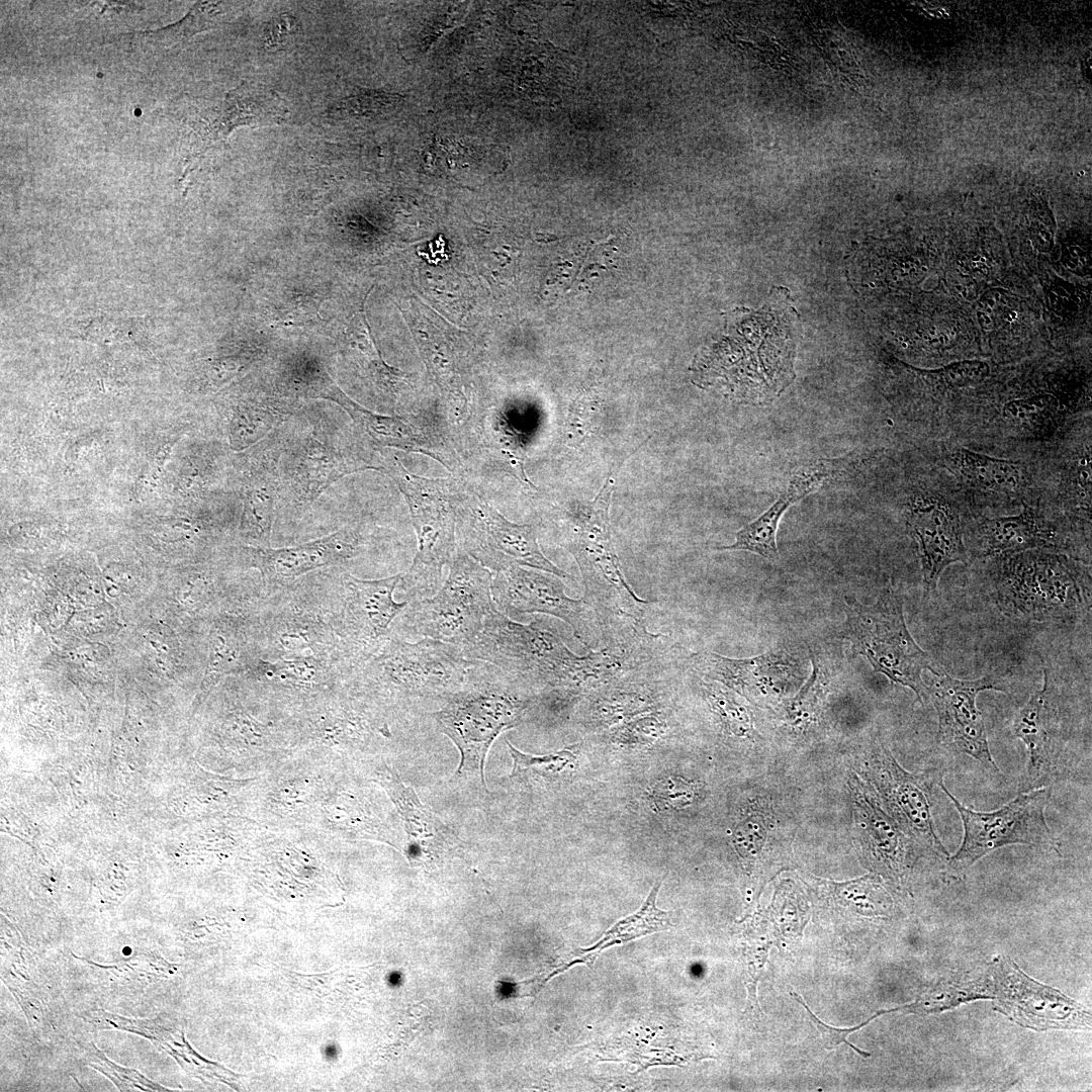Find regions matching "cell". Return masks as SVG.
<instances>
[{
    "label": "cell",
    "instance_id": "obj_1",
    "mask_svg": "<svg viewBox=\"0 0 1092 1092\" xmlns=\"http://www.w3.org/2000/svg\"><path fill=\"white\" fill-rule=\"evenodd\" d=\"M463 651L467 658L494 665L539 694L565 689L584 697L601 682L597 651L574 653L543 618L522 624L495 609Z\"/></svg>",
    "mask_w": 1092,
    "mask_h": 1092
},
{
    "label": "cell",
    "instance_id": "obj_2",
    "mask_svg": "<svg viewBox=\"0 0 1092 1092\" xmlns=\"http://www.w3.org/2000/svg\"><path fill=\"white\" fill-rule=\"evenodd\" d=\"M788 292L757 310L741 311L717 349L723 368H730L735 394L747 402L769 403L795 379L798 314Z\"/></svg>",
    "mask_w": 1092,
    "mask_h": 1092
},
{
    "label": "cell",
    "instance_id": "obj_3",
    "mask_svg": "<svg viewBox=\"0 0 1092 1092\" xmlns=\"http://www.w3.org/2000/svg\"><path fill=\"white\" fill-rule=\"evenodd\" d=\"M379 452L377 470L389 475L402 492L418 539V552L397 587L408 603L432 597L456 551V504L464 486L455 479L418 476L394 455Z\"/></svg>",
    "mask_w": 1092,
    "mask_h": 1092
},
{
    "label": "cell",
    "instance_id": "obj_4",
    "mask_svg": "<svg viewBox=\"0 0 1092 1092\" xmlns=\"http://www.w3.org/2000/svg\"><path fill=\"white\" fill-rule=\"evenodd\" d=\"M474 663L460 645L431 638L408 642L392 633L351 670L345 685L361 696L448 700L464 687Z\"/></svg>",
    "mask_w": 1092,
    "mask_h": 1092
},
{
    "label": "cell",
    "instance_id": "obj_5",
    "mask_svg": "<svg viewBox=\"0 0 1092 1092\" xmlns=\"http://www.w3.org/2000/svg\"><path fill=\"white\" fill-rule=\"evenodd\" d=\"M612 469L594 502L566 527L564 547L579 567L585 601L594 609L602 633L645 624L651 602L636 596L621 570L611 536L609 507L615 476Z\"/></svg>",
    "mask_w": 1092,
    "mask_h": 1092
},
{
    "label": "cell",
    "instance_id": "obj_6",
    "mask_svg": "<svg viewBox=\"0 0 1092 1092\" xmlns=\"http://www.w3.org/2000/svg\"><path fill=\"white\" fill-rule=\"evenodd\" d=\"M518 685L494 665L475 661L464 687L433 713L440 731L460 751L457 775L476 776L482 786L484 761L493 740L520 725L530 702L513 690Z\"/></svg>",
    "mask_w": 1092,
    "mask_h": 1092
},
{
    "label": "cell",
    "instance_id": "obj_7",
    "mask_svg": "<svg viewBox=\"0 0 1092 1092\" xmlns=\"http://www.w3.org/2000/svg\"><path fill=\"white\" fill-rule=\"evenodd\" d=\"M328 570L312 572L264 595L260 611L264 659L343 655L334 628Z\"/></svg>",
    "mask_w": 1092,
    "mask_h": 1092
},
{
    "label": "cell",
    "instance_id": "obj_8",
    "mask_svg": "<svg viewBox=\"0 0 1092 1092\" xmlns=\"http://www.w3.org/2000/svg\"><path fill=\"white\" fill-rule=\"evenodd\" d=\"M492 572L462 549H456L449 574L432 597L410 602L400 615L410 635L465 646L481 631L496 609Z\"/></svg>",
    "mask_w": 1092,
    "mask_h": 1092
},
{
    "label": "cell",
    "instance_id": "obj_9",
    "mask_svg": "<svg viewBox=\"0 0 1092 1092\" xmlns=\"http://www.w3.org/2000/svg\"><path fill=\"white\" fill-rule=\"evenodd\" d=\"M845 613L851 654L864 656L875 671L910 688L919 702L928 698L921 673L926 668L934 670L926 652L908 631L902 601L895 589H883L871 605L846 601Z\"/></svg>",
    "mask_w": 1092,
    "mask_h": 1092
},
{
    "label": "cell",
    "instance_id": "obj_10",
    "mask_svg": "<svg viewBox=\"0 0 1092 1092\" xmlns=\"http://www.w3.org/2000/svg\"><path fill=\"white\" fill-rule=\"evenodd\" d=\"M329 575L334 628L353 669L385 643L392 634L391 624L408 605L393 597L401 573L362 579L345 567H332Z\"/></svg>",
    "mask_w": 1092,
    "mask_h": 1092
},
{
    "label": "cell",
    "instance_id": "obj_11",
    "mask_svg": "<svg viewBox=\"0 0 1092 1092\" xmlns=\"http://www.w3.org/2000/svg\"><path fill=\"white\" fill-rule=\"evenodd\" d=\"M1008 557L996 583L999 603L1007 613L1039 621L1080 611L1085 589L1065 556L1027 550Z\"/></svg>",
    "mask_w": 1092,
    "mask_h": 1092
},
{
    "label": "cell",
    "instance_id": "obj_12",
    "mask_svg": "<svg viewBox=\"0 0 1092 1092\" xmlns=\"http://www.w3.org/2000/svg\"><path fill=\"white\" fill-rule=\"evenodd\" d=\"M344 445L340 436H334L321 422L290 441L283 438L278 507L281 504L297 517L343 476L376 469L372 457Z\"/></svg>",
    "mask_w": 1092,
    "mask_h": 1092
},
{
    "label": "cell",
    "instance_id": "obj_13",
    "mask_svg": "<svg viewBox=\"0 0 1092 1092\" xmlns=\"http://www.w3.org/2000/svg\"><path fill=\"white\" fill-rule=\"evenodd\" d=\"M457 535L462 550L494 572L526 566L560 578H572L542 553L533 525L507 520L465 487L456 504Z\"/></svg>",
    "mask_w": 1092,
    "mask_h": 1092
},
{
    "label": "cell",
    "instance_id": "obj_14",
    "mask_svg": "<svg viewBox=\"0 0 1092 1092\" xmlns=\"http://www.w3.org/2000/svg\"><path fill=\"white\" fill-rule=\"evenodd\" d=\"M938 784L956 806L965 830L960 849L949 858L952 870H966L981 857L1006 845L1056 848V840L1044 817L1052 796L1051 789L1029 790L996 811L977 812L962 805L943 783Z\"/></svg>",
    "mask_w": 1092,
    "mask_h": 1092
},
{
    "label": "cell",
    "instance_id": "obj_15",
    "mask_svg": "<svg viewBox=\"0 0 1092 1092\" xmlns=\"http://www.w3.org/2000/svg\"><path fill=\"white\" fill-rule=\"evenodd\" d=\"M687 666V656L672 644L653 659L584 696L583 724L589 729H610L661 708Z\"/></svg>",
    "mask_w": 1092,
    "mask_h": 1092
},
{
    "label": "cell",
    "instance_id": "obj_16",
    "mask_svg": "<svg viewBox=\"0 0 1092 1092\" xmlns=\"http://www.w3.org/2000/svg\"><path fill=\"white\" fill-rule=\"evenodd\" d=\"M559 578L542 570L512 566L493 575L492 599L496 609L510 618L522 614L556 617L571 627L587 649H599L602 630L594 609L584 598H569Z\"/></svg>",
    "mask_w": 1092,
    "mask_h": 1092
},
{
    "label": "cell",
    "instance_id": "obj_17",
    "mask_svg": "<svg viewBox=\"0 0 1092 1092\" xmlns=\"http://www.w3.org/2000/svg\"><path fill=\"white\" fill-rule=\"evenodd\" d=\"M369 542L370 536L364 526L356 524L293 546L273 548L241 544L238 550L243 565L258 571L263 593L269 595L312 572L332 567L347 568L364 552Z\"/></svg>",
    "mask_w": 1092,
    "mask_h": 1092
},
{
    "label": "cell",
    "instance_id": "obj_18",
    "mask_svg": "<svg viewBox=\"0 0 1092 1092\" xmlns=\"http://www.w3.org/2000/svg\"><path fill=\"white\" fill-rule=\"evenodd\" d=\"M994 977L997 1009L1016 1023L1035 1030L1090 1026V1013L1083 1006L1060 991L1033 981L1008 958L998 961Z\"/></svg>",
    "mask_w": 1092,
    "mask_h": 1092
},
{
    "label": "cell",
    "instance_id": "obj_19",
    "mask_svg": "<svg viewBox=\"0 0 1092 1092\" xmlns=\"http://www.w3.org/2000/svg\"><path fill=\"white\" fill-rule=\"evenodd\" d=\"M935 678L927 687L938 715V740L959 752L999 771L987 740L983 717L976 705L978 694L986 690L1004 691L994 678L962 680L933 671Z\"/></svg>",
    "mask_w": 1092,
    "mask_h": 1092
},
{
    "label": "cell",
    "instance_id": "obj_20",
    "mask_svg": "<svg viewBox=\"0 0 1092 1092\" xmlns=\"http://www.w3.org/2000/svg\"><path fill=\"white\" fill-rule=\"evenodd\" d=\"M280 428L247 449L241 458L243 509L238 533L244 545L270 546L279 502L283 444Z\"/></svg>",
    "mask_w": 1092,
    "mask_h": 1092
},
{
    "label": "cell",
    "instance_id": "obj_21",
    "mask_svg": "<svg viewBox=\"0 0 1092 1092\" xmlns=\"http://www.w3.org/2000/svg\"><path fill=\"white\" fill-rule=\"evenodd\" d=\"M279 96L273 91L243 84L226 93L224 99L198 114L192 122L188 163L222 147L237 126H264L283 122L287 116Z\"/></svg>",
    "mask_w": 1092,
    "mask_h": 1092
},
{
    "label": "cell",
    "instance_id": "obj_22",
    "mask_svg": "<svg viewBox=\"0 0 1092 1092\" xmlns=\"http://www.w3.org/2000/svg\"><path fill=\"white\" fill-rule=\"evenodd\" d=\"M687 660L698 674L758 702L779 695L798 671L794 658L782 651L743 659L701 651Z\"/></svg>",
    "mask_w": 1092,
    "mask_h": 1092
},
{
    "label": "cell",
    "instance_id": "obj_23",
    "mask_svg": "<svg viewBox=\"0 0 1092 1092\" xmlns=\"http://www.w3.org/2000/svg\"><path fill=\"white\" fill-rule=\"evenodd\" d=\"M351 670L343 655L326 653L273 661L261 658L241 675L268 692L310 697L340 689Z\"/></svg>",
    "mask_w": 1092,
    "mask_h": 1092
},
{
    "label": "cell",
    "instance_id": "obj_24",
    "mask_svg": "<svg viewBox=\"0 0 1092 1092\" xmlns=\"http://www.w3.org/2000/svg\"><path fill=\"white\" fill-rule=\"evenodd\" d=\"M873 768L875 781L888 806L916 843L932 853L946 855L935 833L930 812L931 778L907 772L887 750L874 758Z\"/></svg>",
    "mask_w": 1092,
    "mask_h": 1092
},
{
    "label": "cell",
    "instance_id": "obj_25",
    "mask_svg": "<svg viewBox=\"0 0 1092 1092\" xmlns=\"http://www.w3.org/2000/svg\"><path fill=\"white\" fill-rule=\"evenodd\" d=\"M907 524L918 543L925 590L931 592L948 565L967 560L960 519L941 502L925 499L911 506Z\"/></svg>",
    "mask_w": 1092,
    "mask_h": 1092
},
{
    "label": "cell",
    "instance_id": "obj_26",
    "mask_svg": "<svg viewBox=\"0 0 1092 1092\" xmlns=\"http://www.w3.org/2000/svg\"><path fill=\"white\" fill-rule=\"evenodd\" d=\"M845 467V458L824 459L798 470L777 502L757 519L736 533L735 541L721 550H745L764 558L778 555L776 534L785 512L824 482L837 476Z\"/></svg>",
    "mask_w": 1092,
    "mask_h": 1092
},
{
    "label": "cell",
    "instance_id": "obj_27",
    "mask_svg": "<svg viewBox=\"0 0 1092 1092\" xmlns=\"http://www.w3.org/2000/svg\"><path fill=\"white\" fill-rule=\"evenodd\" d=\"M320 395L343 407L361 435L366 437L375 450L398 449L425 453L439 461L431 442L403 419L370 412L349 398L335 385L324 386Z\"/></svg>",
    "mask_w": 1092,
    "mask_h": 1092
},
{
    "label": "cell",
    "instance_id": "obj_28",
    "mask_svg": "<svg viewBox=\"0 0 1092 1092\" xmlns=\"http://www.w3.org/2000/svg\"><path fill=\"white\" fill-rule=\"evenodd\" d=\"M1042 690L1035 692L1017 713L1013 733L1026 745L1029 761L1022 789L1029 791L1046 782L1056 768L1058 747L1049 733L1048 723V671H1043Z\"/></svg>",
    "mask_w": 1092,
    "mask_h": 1092
},
{
    "label": "cell",
    "instance_id": "obj_29",
    "mask_svg": "<svg viewBox=\"0 0 1092 1092\" xmlns=\"http://www.w3.org/2000/svg\"><path fill=\"white\" fill-rule=\"evenodd\" d=\"M855 806L856 824L867 857L878 869L900 875L905 861V839L894 820L862 793L857 796Z\"/></svg>",
    "mask_w": 1092,
    "mask_h": 1092
},
{
    "label": "cell",
    "instance_id": "obj_30",
    "mask_svg": "<svg viewBox=\"0 0 1092 1092\" xmlns=\"http://www.w3.org/2000/svg\"><path fill=\"white\" fill-rule=\"evenodd\" d=\"M988 555H1011L1045 546L1052 531L1031 508L1021 513L986 521L981 529Z\"/></svg>",
    "mask_w": 1092,
    "mask_h": 1092
},
{
    "label": "cell",
    "instance_id": "obj_31",
    "mask_svg": "<svg viewBox=\"0 0 1092 1092\" xmlns=\"http://www.w3.org/2000/svg\"><path fill=\"white\" fill-rule=\"evenodd\" d=\"M949 462L962 478L986 490L1016 494L1026 484L1025 469L1018 461L995 458L961 447L949 455Z\"/></svg>",
    "mask_w": 1092,
    "mask_h": 1092
},
{
    "label": "cell",
    "instance_id": "obj_32",
    "mask_svg": "<svg viewBox=\"0 0 1092 1092\" xmlns=\"http://www.w3.org/2000/svg\"><path fill=\"white\" fill-rule=\"evenodd\" d=\"M241 10L240 3L198 2L180 21L158 30L135 33L134 37L147 50L170 49L183 44L198 32L230 21Z\"/></svg>",
    "mask_w": 1092,
    "mask_h": 1092
},
{
    "label": "cell",
    "instance_id": "obj_33",
    "mask_svg": "<svg viewBox=\"0 0 1092 1092\" xmlns=\"http://www.w3.org/2000/svg\"><path fill=\"white\" fill-rule=\"evenodd\" d=\"M389 786L391 796L404 817L411 845L418 850L419 856L455 845L448 829L423 807L413 789L405 788L397 780H392Z\"/></svg>",
    "mask_w": 1092,
    "mask_h": 1092
},
{
    "label": "cell",
    "instance_id": "obj_34",
    "mask_svg": "<svg viewBox=\"0 0 1092 1092\" xmlns=\"http://www.w3.org/2000/svg\"><path fill=\"white\" fill-rule=\"evenodd\" d=\"M663 880H659L651 891L641 908L634 914L629 915L617 922L609 929L603 938L588 950L596 957L605 947L612 944L623 943L636 939L640 936L665 930L671 927L670 913L662 911L656 906V897Z\"/></svg>",
    "mask_w": 1092,
    "mask_h": 1092
},
{
    "label": "cell",
    "instance_id": "obj_35",
    "mask_svg": "<svg viewBox=\"0 0 1092 1092\" xmlns=\"http://www.w3.org/2000/svg\"><path fill=\"white\" fill-rule=\"evenodd\" d=\"M697 688L721 731L731 737L748 738L753 733L749 709L733 691L715 680H699Z\"/></svg>",
    "mask_w": 1092,
    "mask_h": 1092
},
{
    "label": "cell",
    "instance_id": "obj_36",
    "mask_svg": "<svg viewBox=\"0 0 1092 1092\" xmlns=\"http://www.w3.org/2000/svg\"><path fill=\"white\" fill-rule=\"evenodd\" d=\"M671 728L665 711L655 710L611 727L609 740L623 748H647L663 740Z\"/></svg>",
    "mask_w": 1092,
    "mask_h": 1092
},
{
    "label": "cell",
    "instance_id": "obj_37",
    "mask_svg": "<svg viewBox=\"0 0 1092 1092\" xmlns=\"http://www.w3.org/2000/svg\"><path fill=\"white\" fill-rule=\"evenodd\" d=\"M507 745L513 758L512 777L536 775L551 779L567 769L576 760V752L573 746L549 754L532 755L520 751L509 741H507Z\"/></svg>",
    "mask_w": 1092,
    "mask_h": 1092
},
{
    "label": "cell",
    "instance_id": "obj_38",
    "mask_svg": "<svg viewBox=\"0 0 1092 1092\" xmlns=\"http://www.w3.org/2000/svg\"><path fill=\"white\" fill-rule=\"evenodd\" d=\"M813 671L801 691L785 706L786 717L795 725L810 722L816 713L827 680L819 661L812 658Z\"/></svg>",
    "mask_w": 1092,
    "mask_h": 1092
},
{
    "label": "cell",
    "instance_id": "obj_39",
    "mask_svg": "<svg viewBox=\"0 0 1092 1092\" xmlns=\"http://www.w3.org/2000/svg\"><path fill=\"white\" fill-rule=\"evenodd\" d=\"M700 795L696 783L680 777H666L658 780L649 791V799L658 811L678 810L694 804Z\"/></svg>",
    "mask_w": 1092,
    "mask_h": 1092
},
{
    "label": "cell",
    "instance_id": "obj_40",
    "mask_svg": "<svg viewBox=\"0 0 1092 1092\" xmlns=\"http://www.w3.org/2000/svg\"><path fill=\"white\" fill-rule=\"evenodd\" d=\"M990 373L989 365L979 360L954 362L936 370L925 371L949 387H967L981 383Z\"/></svg>",
    "mask_w": 1092,
    "mask_h": 1092
},
{
    "label": "cell",
    "instance_id": "obj_41",
    "mask_svg": "<svg viewBox=\"0 0 1092 1092\" xmlns=\"http://www.w3.org/2000/svg\"><path fill=\"white\" fill-rule=\"evenodd\" d=\"M765 838L766 826L763 816L751 814L737 824L732 841L741 857L752 858L760 851Z\"/></svg>",
    "mask_w": 1092,
    "mask_h": 1092
},
{
    "label": "cell",
    "instance_id": "obj_42",
    "mask_svg": "<svg viewBox=\"0 0 1092 1092\" xmlns=\"http://www.w3.org/2000/svg\"><path fill=\"white\" fill-rule=\"evenodd\" d=\"M792 996H793V997H794V998L796 999V1001H798V1002H799V1003H800V1004H801L802 1006H804V1007H805V1009L807 1010V1012H808V1014H809V1017H810V1019L812 1020V1022L814 1023V1025H815V1026L817 1027V1029L819 1030V1032H820V1034H821L822 1042H823V1044H824V1046H825L826 1049L830 1050V1049H833V1048L837 1046L838 1044H840V1043H842V1042H845V1043H846V1044H848V1045H849V1046H850V1048H851L852 1050H854V1051H855V1052H856V1053H857L858 1055H860V1056H862V1057H869V1056H870V1054H869V1053H867V1052H864V1051H861V1050L857 1049V1048H856L855 1045H853V1044H852L851 1042H849V1041L847 1040V1035H848L849 1033H851V1032H853V1031H855V1030H857V1029H860L861 1027L866 1026V1025H867V1024H868V1023H869L870 1021H872V1020H873V1019H875L876 1017L880 1016L881 1014H883V1013H889V1012H893V1011H897V1010H899V1009H900V1008H896V1009H890V1010H880L879 1012H877L876 1014H874V1015H873V1016H872L871 1018H869V1019H868L867 1021L862 1022V1023H861V1024H859V1025H856V1026H854V1027H850V1028H836V1027H832V1026H829V1025L825 1024L824 1022H822V1021H821V1020H820V1019H819V1018H818V1017H817V1016H816V1015H815V1014H814V1013H813V1012H812V1011L810 1010V1008H809V1007H808V1005H807V1004L805 1003V1001L803 1000V998H802L801 996H799V995H798L797 993H792Z\"/></svg>",
    "mask_w": 1092,
    "mask_h": 1092
},
{
    "label": "cell",
    "instance_id": "obj_43",
    "mask_svg": "<svg viewBox=\"0 0 1092 1092\" xmlns=\"http://www.w3.org/2000/svg\"><path fill=\"white\" fill-rule=\"evenodd\" d=\"M1051 398L1050 395H1035L1025 399L1013 400L1004 406V414L1008 418L1031 423L1048 411L1052 404Z\"/></svg>",
    "mask_w": 1092,
    "mask_h": 1092
},
{
    "label": "cell",
    "instance_id": "obj_44",
    "mask_svg": "<svg viewBox=\"0 0 1092 1092\" xmlns=\"http://www.w3.org/2000/svg\"><path fill=\"white\" fill-rule=\"evenodd\" d=\"M296 20L287 14L273 19L266 29L265 44L270 50L281 49L290 35L297 32Z\"/></svg>",
    "mask_w": 1092,
    "mask_h": 1092
},
{
    "label": "cell",
    "instance_id": "obj_45",
    "mask_svg": "<svg viewBox=\"0 0 1092 1092\" xmlns=\"http://www.w3.org/2000/svg\"><path fill=\"white\" fill-rule=\"evenodd\" d=\"M978 320L985 330H990L992 328L991 318L985 311H978Z\"/></svg>",
    "mask_w": 1092,
    "mask_h": 1092
}]
</instances>
